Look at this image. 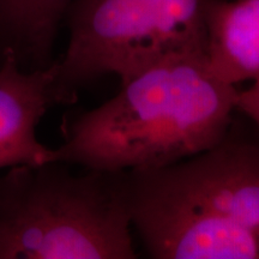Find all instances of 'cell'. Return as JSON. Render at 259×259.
Wrapping results in <instances>:
<instances>
[{"instance_id":"cell-1","label":"cell","mask_w":259,"mask_h":259,"mask_svg":"<svg viewBox=\"0 0 259 259\" xmlns=\"http://www.w3.org/2000/svg\"><path fill=\"white\" fill-rule=\"evenodd\" d=\"M236 94L210 71L205 53L167 58L71 122L53 162L112 173L169 166L221 141Z\"/></svg>"},{"instance_id":"cell-2","label":"cell","mask_w":259,"mask_h":259,"mask_svg":"<svg viewBox=\"0 0 259 259\" xmlns=\"http://www.w3.org/2000/svg\"><path fill=\"white\" fill-rule=\"evenodd\" d=\"M132 227L154 259H259V141L233 134L169 166L125 171Z\"/></svg>"},{"instance_id":"cell-3","label":"cell","mask_w":259,"mask_h":259,"mask_svg":"<svg viewBox=\"0 0 259 259\" xmlns=\"http://www.w3.org/2000/svg\"><path fill=\"white\" fill-rule=\"evenodd\" d=\"M125 171L63 162L0 174V259H135Z\"/></svg>"},{"instance_id":"cell-4","label":"cell","mask_w":259,"mask_h":259,"mask_svg":"<svg viewBox=\"0 0 259 259\" xmlns=\"http://www.w3.org/2000/svg\"><path fill=\"white\" fill-rule=\"evenodd\" d=\"M70 36L54 64L60 102L106 74L120 84L167 58L205 53L203 0H72Z\"/></svg>"},{"instance_id":"cell-5","label":"cell","mask_w":259,"mask_h":259,"mask_svg":"<svg viewBox=\"0 0 259 259\" xmlns=\"http://www.w3.org/2000/svg\"><path fill=\"white\" fill-rule=\"evenodd\" d=\"M52 63L25 71L10 48L0 64V170L53 162L54 148L38 141L36 128L51 106L60 103Z\"/></svg>"},{"instance_id":"cell-6","label":"cell","mask_w":259,"mask_h":259,"mask_svg":"<svg viewBox=\"0 0 259 259\" xmlns=\"http://www.w3.org/2000/svg\"><path fill=\"white\" fill-rule=\"evenodd\" d=\"M205 58L229 85L259 78V0H203Z\"/></svg>"},{"instance_id":"cell-7","label":"cell","mask_w":259,"mask_h":259,"mask_svg":"<svg viewBox=\"0 0 259 259\" xmlns=\"http://www.w3.org/2000/svg\"><path fill=\"white\" fill-rule=\"evenodd\" d=\"M71 3L72 0H0L4 50L14 51L19 64L22 58H29L34 69L50 66L58 27Z\"/></svg>"},{"instance_id":"cell-8","label":"cell","mask_w":259,"mask_h":259,"mask_svg":"<svg viewBox=\"0 0 259 259\" xmlns=\"http://www.w3.org/2000/svg\"><path fill=\"white\" fill-rule=\"evenodd\" d=\"M236 111L241 112L259 128V78L252 82L248 89L236 94Z\"/></svg>"}]
</instances>
